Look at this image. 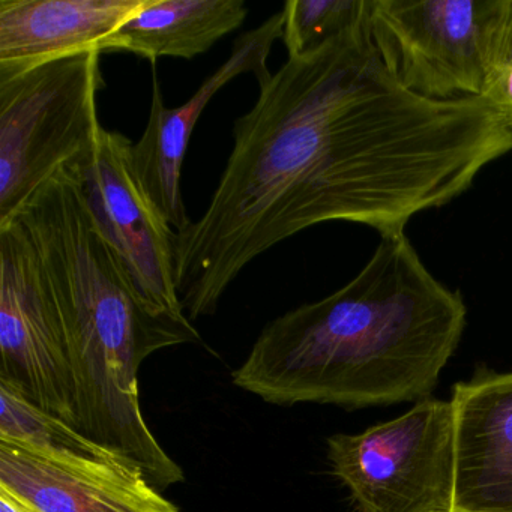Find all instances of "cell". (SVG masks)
I'll return each instance as SVG.
<instances>
[{"label": "cell", "instance_id": "cell-1", "mask_svg": "<svg viewBox=\"0 0 512 512\" xmlns=\"http://www.w3.org/2000/svg\"><path fill=\"white\" fill-rule=\"evenodd\" d=\"M205 214L178 232L175 277L188 319L211 316L254 259L328 221L404 232L466 193L512 151V122L484 98L407 91L368 19L259 83Z\"/></svg>", "mask_w": 512, "mask_h": 512}, {"label": "cell", "instance_id": "cell-2", "mask_svg": "<svg viewBox=\"0 0 512 512\" xmlns=\"http://www.w3.org/2000/svg\"><path fill=\"white\" fill-rule=\"evenodd\" d=\"M466 320L460 292L428 271L406 233L383 235L350 283L268 323L233 383L278 406L424 400Z\"/></svg>", "mask_w": 512, "mask_h": 512}, {"label": "cell", "instance_id": "cell-3", "mask_svg": "<svg viewBox=\"0 0 512 512\" xmlns=\"http://www.w3.org/2000/svg\"><path fill=\"white\" fill-rule=\"evenodd\" d=\"M100 50L0 79V229L59 172L97 148Z\"/></svg>", "mask_w": 512, "mask_h": 512}, {"label": "cell", "instance_id": "cell-4", "mask_svg": "<svg viewBox=\"0 0 512 512\" xmlns=\"http://www.w3.org/2000/svg\"><path fill=\"white\" fill-rule=\"evenodd\" d=\"M328 460L358 512H452V401L424 398L364 433L335 434L328 439Z\"/></svg>", "mask_w": 512, "mask_h": 512}, {"label": "cell", "instance_id": "cell-5", "mask_svg": "<svg viewBox=\"0 0 512 512\" xmlns=\"http://www.w3.org/2000/svg\"><path fill=\"white\" fill-rule=\"evenodd\" d=\"M505 0H371V40L392 76L428 100L482 98Z\"/></svg>", "mask_w": 512, "mask_h": 512}, {"label": "cell", "instance_id": "cell-6", "mask_svg": "<svg viewBox=\"0 0 512 512\" xmlns=\"http://www.w3.org/2000/svg\"><path fill=\"white\" fill-rule=\"evenodd\" d=\"M0 382L77 428L76 382L64 323L20 221L0 229Z\"/></svg>", "mask_w": 512, "mask_h": 512}, {"label": "cell", "instance_id": "cell-7", "mask_svg": "<svg viewBox=\"0 0 512 512\" xmlns=\"http://www.w3.org/2000/svg\"><path fill=\"white\" fill-rule=\"evenodd\" d=\"M70 169L146 304L158 313L188 319L176 287L178 232L143 188L133 163V143L104 128L95 151Z\"/></svg>", "mask_w": 512, "mask_h": 512}, {"label": "cell", "instance_id": "cell-8", "mask_svg": "<svg viewBox=\"0 0 512 512\" xmlns=\"http://www.w3.org/2000/svg\"><path fill=\"white\" fill-rule=\"evenodd\" d=\"M283 28L284 14L280 11L241 35L233 44L230 58L184 106L176 109L164 106L157 68L152 64L151 113L145 133L133 145V163L143 188L176 232H182L191 223L182 199L181 178L185 154L200 115L217 92L241 74L253 73L257 83L272 76L268 58L275 41L283 37Z\"/></svg>", "mask_w": 512, "mask_h": 512}, {"label": "cell", "instance_id": "cell-9", "mask_svg": "<svg viewBox=\"0 0 512 512\" xmlns=\"http://www.w3.org/2000/svg\"><path fill=\"white\" fill-rule=\"evenodd\" d=\"M452 512H512V373L455 385Z\"/></svg>", "mask_w": 512, "mask_h": 512}, {"label": "cell", "instance_id": "cell-10", "mask_svg": "<svg viewBox=\"0 0 512 512\" xmlns=\"http://www.w3.org/2000/svg\"><path fill=\"white\" fill-rule=\"evenodd\" d=\"M146 0H0V79L100 50Z\"/></svg>", "mask_w": 512, "mask_h": 512}, {"label": "cell", "instance_id": "cell-11", "mask_svg": "<svg viewBox=\"0 0 512 512\" xmlns=\"http://www.w3.org/2000/svg\"><path fill=\"white\" fill-rule=\"evenodd\" d=\"M0 485L40 512H179L148 481L65 469L0 440Z\"/></svg>", "mask_w": 512, "mask_h": 512}, {"label": "cell", "instance_id": "cell-12", "mask_svg": "<svg viewBox=\"0 0 512 512\" xmlns=\"http://www.w3.org/2000/svg\"><path fill=\"white\" fill-rule=\"evenodd\" d=\"M247 16L245 0H146L101 53H131L151 64L166 56L191 61L241 28Z\"/></svg>", "mask_w": 512, "mask_h": 512}, {"label": "cell", "instance_id": "cell-13", "mask_svg": "<svg viewBox=\"0 0 512 512\" xmlns=\"http://www.w3.org/2000/svg\"><path fill=\"white\" fill-rule=\"evenodd\" d=\"M0 440L76 472L128 481L148 479L127 455L89 439L5 382H0Z\"/></svg>", "mask_w": 512, "mask_h": 512}, {"label": "cell", "instance_id": "cell-14", "mask_svg": "<svg viewBox=\"0 0 512 512\" xmlns=\"http://www.w3.org/2000/svg\"><path fill=\"white\" fill-rule=\"evenodd\" d=\"M371 0H290L283 8V41L289 58L316 52L362 25Z\"/></svg>", "mask_w": 512, "mask_h": 512}, {"label": "cell", "instance_id": "cell-15", "mask_svg": "<svg viewBox=\"0 0 512 512\" xmlns=\"http://www.w3.org/2000/svg\"><path fill=\"white\" fill-rule=\"evenodd\" d=\"M482 98L512 122V0H505Z\"/></svg>", "mask_w": 512, "mask_h": 512}, {"label": "cell", "instance_id": "cell-16", "mask_svg": "<svg viewBox=\"0 0 512 512\" xmlns=\"http://www.w3.org/2000/svg\"><path fill=\"white\" fill-rule=\"evenodd\" d=\"M0 512H40L22 497L0 485Z\"/></svg>", "mask_w": 512, "mask_h": 512}]
</instances>
